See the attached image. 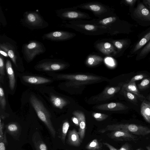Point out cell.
<instances>
[{
	"mask_svg": "<svg viewBox=\"0 0 150 150\" xmlns=\"http://www.w3.org/2000/svg\"><path fill=\"white\" fill-rule=\"evenodd\" d=\"M70 145L75 146H80L82 141L80 139L78 132L75 129L69 131L67 140Z\"/></svg>",
	"mask_w": 150,
	"mask_h": 150,
	"instance_id": "obj_10",
	"label": "cell"
},
{
	"mask_svg": "<svg viewBox=\"0 0 150 150\" xmlns=\"http://www.w3.org/2000/svg\"><path fill=\"white\" fill-rule=\"evenodd\" d=\"M95 28L94 26L91 25H86L85 26V29L88 30H92Z\"/></svg>",
	"mask_w": 150,
	"mask_h": 150,
	"instance_id": "obj_41",
	"label": "cell"
},
{
	"mask_svg": "<svg viewBox=\"0 0 150 150\" xmlns=\"http://www.w3.org/2000/svg\"><path fill=\"white\" fill-rule=\"evenodd\" d=\"M6 68L7 73L9 78V86L11 89L12 90L15 87L16 79L11 63L8 60L6 62Z\"/></svg>",
	"mask_w": 150,
	"mask_h": 150,
	"instance_id": "obj_13",
	"label": "cell"
},
{
	"mask_svg": "<svg viewBox=\"0 0 150 150\" xmlns=\"http://www.w3.org/2000/svg\"><path fill=\"white\" fill-rule=\"evenodd\" d=\"M150 40V27L139 35L137 40L131 46L127 57L137 55Z\"/></svg>",
	"mask_w": 150,
	"mask_h": 150,
	"instance_id": "obj_4",
	"label": "cell"
},
{
	"mask_svg": "<svg viewBox=\"0 0 150 150\" xmlns=\"http://www.w3.org/2000/svg\"><path fill=\"white\" fill-rule=\"evenodd\" d=\"M90 8L93 11H98L100 9V8L99 6L96 5H90Z\"/></svg>",
	"mask_w": 150,
	"mask_h": 150,
	"instance_id": "obj_33",
	"label": "cell"
},
{
	"mask_svg": "<svg viewBox=\"0 0 150 150\" xmlns=\"http://www.w3.org/2000/svg\"><path fill=\"white\" fill-rule=\"evenodd\" d=\"M23 79L25 82L33 84H41L50 82V79L43 77L30 76H23Z\"/></svg>",
	"mask_w": 150,
	"mask_h": 150,
	"instance_id": "obj_9",
	"label": "cell"
},
{
	"mask_svg": "<svg viewBox=\"0 0 150 150\" xmlns=\"http://www.w3.org/2000/svg\"><path fill=\"white\" fill-rule=\"evenodd\" d=\"M146 98L150 102V95L148 96Z\"/></svg>",
	"mask_w": 150,
	"mask_h": 150,
	"instance_id": "obj_45",
	"label": "cell"
},
{
	"mask_svg": "<svg viewBox=\"0 0 150 150\" xmlns=\"http://www.w3.org/2000/svg\"><path fill=\"white\" fill-rule=\"evenodd\" d=\"M32 140L36 150H48L47 145L42 140L38 132L34 133Z\"/></svg>",
	"mask_w": 150,
	"mask_h": 150,
	"instance_id": "obj_12",
	"label": "cell"
},
{
	"mask_svg": "<svg viewBox=\"0 0 150 150\" xmlns=\"http://www.w3.org/2000/svg\"><path fill=\"white\" fill-rule=\"evenodd\" d=\"M69 127V124L67 121L64 122L62 126L61 134V139L64 144L65 143V139L68 131Z\"/></svg>",
	"mask_w": 150,
	"mask_h": 150,
	"instance_id": "obj_22",
	"label": "cell"
},
{
	"mask_svg": "<svg viewBox=\"0 0 150 150\" xmlns=\"http://www.w3.org/2000/svg\"><path fill=\"white\" fill-rule=\"evenodd\" d=\"M103 144L104 145L106 146L109 149V150H118L108 143L103 142Z\"/></svg>",
	"mask_w": 150,
	"mask_h": 150,
	"instance_id": "obj_38",
	"label": "cell"
},
{
	"mask_svg": "<svg viewBox=\"0 0 150 150\" xmlns=\"http://www.w3.org/2000/svg\"><path fill=\"white\" fill-rule=\"evenodd\" d=\"M138 0H125L124 1V3L127 6L129 7L130 12L134 8V6Z\"/></svg>",
	"mask_w": 150,
	"mask_h": 150,
	"instance_id": "obj_27",
	"label": "cell"
},
{
	"mask_svg": "<svg viewBox=\"0 0 150 150\" xmlns=\"http://www.w3.org/2000/svg\"><path fill=\"white\" fill-rule=\"evenodd\" d=\"M150 86V78H146L138 85V89L141 90L147 89Z\"/></svg>",
	"mask_w": 150,
	"mask_h": 150,
	"instance_id": "obj_23",
	"label": "cell"
},
{
	"mask_svg": "<svg viewBox=\"0 0 150 150\" xmlns=\"http://www.w3.org/2000/svg\"><path fill=\"white\" fill-rule=\"evenodd\" d=\"M101 60L99 58L90 57L87 60L88 64L90 66H94L98 63Z\"/></svg>",
	"mask_w": 150,
	"mask_h": 150,
	"instance_id": "obj_26",
	"label": "cell"
},
{
	"mask_svg": "<svg viewBox=\"0 0 150 150\" xmlns=\"http://www.w3.org/2000/svg\"><path fill=\"white\" fill-rule=\"evenodd\" d=\"M4 127V123L2 121L1 118L0 119V140H3L4 137V132L3 129Z\"/></svg>",
	"mask_w": 150,
	"mask_h": 150,
	"instance_id": "obj_30",
	"label": "cell"
},
{
	"mask_svg": "<svg viewBox=\"0 0 150 150\" xmlns=\"http://www.w3.org/2000/svg\"><path fill=\"white\" fill-rule=\"evenodd\" d=\"M71 120L77 126H79V121L77 117L75 116L73 117H72Z\"/></svg>",
	"mask_w": 150,
	"mask_h": 150,
	"instance_id": "obj_40",
	"label": "cell"
},
{
	"mask_svg": "<svg viewBox=\"0 0 150 150\" xmlns=\"http://www.w3.org/2000/svg\"><path fill=\"white\" fill-rule=\"evenodd\" d=\"M0 80L3 81V77L5 75L4 63L3 59L0 58Z\"/></svg>",
	"mask_w": 150,
	"mask_h": 150,
	"instance_id": "obj_29",
	"label": "cell"
},
{
	"mask_svg": "<svg viewBox=\"0 0 150 150\" xmlns=\"http://www.w3.org/2000/svg\"><path fill=\"white\" fill-rule=\"evenodd\" d=\"M50 99L54 107L60 109L63 108L68 104L67 101L64 99L54 95H51Z\"/></svg>",
	"mask_w": 150,
	"mask_h": 150,
	"instance_id": "obj_17",
	"label": "cell"
},
{
	"mask_svg": "<svg viewBox=\"0 0 150 150\" xmlns=\"http://www.w3.org/2000/svg\"><path fill=\"white\" fill-rule=\"evenodd\" d=\"M98 109L111 111H118L127 109L128 107L125 105L119 102H112L102 104L97 106Z\"/></svg>",
	"mask_w": 150,
	"mask_h": 150,
	"instance_id": "obj_7",
	"label": "cell"
},
{
	"mask_svg": "<svg viewBox=\"0 0 150 150\" xmlns=\"http://www.w3.org/2000/svg\"><path fill=\"white\" fill-rule=\"evenodd\" d=\"M93 116L98 121H103L108 117V115L100 113L93 112L92 113Z\"/></svg>",
	"mask_w": 150,
	"mask_h": 150,
	"instance_id": "obj_24",
	"label": "cell"
},
{
	"mask_svg": "<svg viewBox=\"0 0 150 150\" xmlns=\"http://www.w3.org/2000/svg\"><path fill=\"white\" fill-rule=\"evenodd\" d=\"M120 130L128 132L132 134L145 135L150 134V128L142 125L134 124H115L108 125L105 128L99 130L103 133L108 131Z\"/></svg>",
	"mask_w": 150,
	"mask_h": 150,
	"instance_id": "obj_2",
	"label": "cell"
},
{
	"mask_svg": "<svg viewBox=\"0 0 150 150\" xmlns=\"http://www.w3.org/2000/svg\"><path fill=\"white\" fill-rule=\"evenodd\" d=\"M40 68L45 71H56L62 69L64 66L59 64L54 63L50 64H42L40 66Z\"/></svg>",
	"mask_w": 150,
	"mask_h": 150,
	"instance_id": "obj_19",
	"label": "cell"
},
{
	"mask_svg": "<svg viewBox=\"0 0 150 150\" xmlns=\"http://www.w3.org/2000/svg\"><path fill=\"white\" fill-rule=\"evenodd\" d=\"M6 145L3 140H0V150H6Z\"/></svg>",
	"mask_w": 150,
	"mask_h": 150,
	"instance_id": "obj_39",
	"label": "cell"
},
{
	"mask_svg": "<svg viewBox=\"0 0 150 150\" xmlns=\"http://www.w3.org/2000/svg\"><path fill=\"white\" fill-rule=\"evenodd\" d=\"M8 55L11 59L13 62L16 64V61L14 59V54L12 50H9L8 51Z\"/></svg>",
	"mask_w": 150,
	"mask_h": 150,
	"instance_id": "obj_34",
	"label": "cell"
},
{
	"mask_svg": "<svg viewBox=\"0 0 150 150\" xmlns=\"http://www.w3.org/2000/svg\"><path fill=\"white\" fill-rule=\"evenodd\" d=\"M122 91L124 96L128 100L134 103L138 102V97L134 94L122 89Z\"/></svg>",
	"mask_w": 150,
	"mask_h": 150,
	"instance_id": "obj_21",
	"label": "cell"
},
{
	"mask_svg": "<svg viewBox=\"0 0 150 150\" xmlns=\"http://www.w3.org/2000/svg\"><path fill=\"white\" fill-rule=\"evenodd\" d=\"M130 13L132 19L139 25L150 27V10L140 0H138L136 7Z\"/></svg>",
	"mask_w": 150,
	"mask_h": 150,
	"instance_id": "obj_3",
	"label": "cell"
},
{
	"mask_svg": "<svg viewBox=\"0 0 150 150\" xmlns=\"http://www.w3.org/2000/svg\"><path fill=\"white\" fill-rule=\"evenodd\" d=\"M137 150H142L141 148L139 149H137Z\"/></svg>",
	"mask_w": 150,
	"mask_h": 150,
	"instance_id": "obj_48",
	"label": "cell"
},
{
	"mask_svg": "<svg viewBox=\"0 0 150 150\" xmlns=\"http://www.w3.org/2000/svg\"><path fill=\"white\" fill-rule=\"evenodd\" d=\"M0 103L1 108L4 109L6 102L3 89L1 87H0Z\"/></svg>",
	"mask_w": 150,
	"mask_h": 150,
	"instance_id": "obj_25",
	"label": "cell"
},
{
	"mask_svg": "<svg viewBox=\"0 0 150 150\" xmlns=\"http://www.w3.org/2000/svg\"></svg>",
	"mask_w": 150,
	"mask_h": 150,
	"instance_id": "obj_49",
	"label": "cell"
},
{
	"mask_svg": "<svg viewBox=\"0 0 150 150\" xmlns=\"http://www.w3.org/2000/svg\"><path fill=\"white\" fill-rule=\"evenodd\" d=\"M59 79L69 80L73 81L86 83L97 81L102 79L100 77L84 74H62L57 76Z\"/></svg>",
	"mask_w": 150,
	"mask_h": 150,
	"instance_id": "obj_5",
	"label": "cell"
},
{
	"mask_svg": "<svg viewBox=\"0 0 150 150\" xmlns=\"http://www.w3.org/2000/svg\"><path fill=\"white\" fill-rule=\"evenodd\" d=\"M146 148L147 150H150V145L146 146Z\"/></svg>",
	"mask_w": 150,
	"mask_h": 150,
	"instance_id": "obj_46",
	"label": "cell"
},
{
	"mask_svg": "<svg viewBox=\"0 0 150 150\" xmlns=\"http://www.w3.org/2000/svg\"><path fill=\"white\" fill-rule=\"evenodd\" d=\"M118 150H130V147L129 144L125 143Z\"/></svg>",
	"mask_w": 150,
	"mask_h": 150,
	"instance_id": "obj_36",
	"label": "cell"
},
{
	"mask_svg": "<svg viewBox=\"0 0 150 150\" xmlns=\"http://www.w3.org/2000/svg\"><path fill=\"white\" fill-rule=\"evenodd\" d=\"M142 3L150 10V0H142Z\"/></svg>",
	"mask_w": 150,
	"mask_h": 150,
	"instance_id": "obj_37",
	"label": "cell"
},
{
	"mask_svg": "<svg viewBox=\"0 0 150 150\" xmlns=\"http://www.w3.org/2000/svg\"><path fill=\"white\" fill-rule=\"evenodd\" d=\"M73 114L78 118L79 121V129L78 133L81 141L84 138L85 134L86 123L85 117L84 113L81 111H75Z\"/></svg>",
	"mask_w": 150,
	"mask_h": 150,
	"instance_id": "obj_8",
	"label": "cell"
},
{
	"mask_svg": "<svg viewBox=\"0 0 150 150\" xmlns=\"http://www.w3.org/2000/svg\"><path fill=\"white\" fill-rule=\"evenodd\" d=\"M27 18L29 21L32 23L34 22L36 20L35 16L32 13H30L28 15Z\"/></svg>",
	"mask_w": 150,
	"mask_h": 150,
	"instance_id": "obj_32",
	"label": "cell"
},
{
	"mask_svg": "<svg viewBox=\"0 0 150 150\" xmlns=\"http://www.w3.org/2000/svg\"><path fill=\"white\" fill-rule=\"evenodd\" d=\"M144 101L146 103L148 104L150 106V102L149 101H147L145 100H144Z\"/></svg>",
	"mask_w": 150,
	"mask_h": 150,
	"instance_id": "obj_47",
	"label": "cell"
},
{
	"mask_svg": "<svg viewBox=\"0 0 150 150\" xmlns=\"http://www.w3.org/2000/svg\"><path fill=\"white\" fill-rule=\"evenodd\" d=\"M150 53V40L136 55V60L139 61L144 59Z\"/></svg>",
	"mask_w": 150,
	"mask_h": 150,
	"instance_id": "obj_18",
	"label": "cell"
},
{
	"mask_svg": "<svg viewBox=\"0 0 150 150\" xmlns=\"http://www.w3.org/2000/svg\"><path fill=\"white\" fill-rule=\"evenodd\" d=\"M30 100L38 117L45 124L52 136L54 138L56 132L51 120L49 112L41 102L35 96L32 95Z\"/></svg>",
	"mask_w": 150,
	"mask_h": 150,
	"instance_id": "obj_1",
	"label": "cell"
},
{
	"mask_svg": "<svg viewBox=\"0 0 150 150\" xmlns=\"http://www.w3.org/2000/svg\"><path fill=\"white\" fill-rule=\"evenodd\" d=\"M111 46V44L108 42L105 43L104 45V47L105 49H109L110 48Z\"/></svg>",
	"mask_w": 150,
	"mask_h": 150,
	"instance_id": "obj_43",
	"label": "cell"
},
{
	"mask_svg": "<svg viewBox=\"0 0 150 150\" xmlns=\"http://www.w3.org/2000/svg\"><path fill=\"white\" fill-rule=\"evenodd\" d=\"M122 89L134 94L138 98L146 99L143 95L140 93L135 81L124 84L122 86Z\"/></svg>",
	"mask_w": 150,
	"mask_h": 150,
	"instance_id": "obj_11",
	"label": "cell"
},
{
	"mask_svg": "<svg viewBox=\"0 0 150 150\" xmlns=\"http://www.w3.org/2000/svg\"><path fill=\"white\" fill-rule=\"evenodd\" d=\"M0 52L1 54L3 55L4 56L8 57L7 54L5 52H4V51H3L1 50H0Z\"/></svg>",
	"mask_w": 150,
	"mask_h": 150,
	"instance_id": "obj_44",
	"label": "cell"
},
{
	"mask_svg": "<svg viewBox=\"0 0 150 150\" xmlns=\"http://www.w3.org/2000/svg\"><path fill=\"white\" fill-rule=\"evenodd\" d=\"M102 147V144L95 139L88 144L85 148L88 150H100Z\"/></svg>",
	"mask_w": 150,
	"mask_h": 150,
	"instance_id": "obj_20",
	"label": "cell"
},
{
	"mask_svg": "<svg viewBox=\"0 0 150 150\" xmlns=\"http://www.w3.org/2000/svg\"><path fill=\"white\" fill-rule=\"evenodd\" d=\"M36 46V43L33 42L29 44L27 46V47L29 49H32L35 48Z\"/></svg>",
	"mask_w": 150,
	"mask_h": 150,
	"instance_id": "obj_42",
	"label": "cell"
},
{
	"mask_svg": "<svg viewBox=\"0 0 150 150\" xmlns=\"http://www.w3.org/2000/svg\"><path fill=\"white\" fill-rule=\"evenodd\" d=\"M147 75L145 74H140L137 75L133 77L130 80L129 82L137 81L145 78H147Z\"/></svg>",
	"mask_w": 150,
	"mask_h": 150,
	"instance_id": "obj_28",
	"label": "cell"
},
{
	"mask_svg": "<svg viewBox=\"0 0 150 150\" xmlns=\"http://www.w3.org/2000/svg\"><path fill=\"white\" fill-rule=\"evenodd\" d=\"M6 132L11 135L13 138H16L20 135L21 129L19 125L16 123L12 122L6 126Z\"/></svg>",
	"mask_w": 150,
	"mask_h": 150,
	"instance_id": "obj_15",
	"label": "cell"
},
{
	"mask_svg": "<svg viewBox=\"0 0 150 150\" xmlns=\"http://www.w3.org/2000/svg\"><path fill=\"white\" fill-rule=\"evenodd\" d=\"M107 135L110 138L118 141H135L137 136L128 132L120 130H114Z\"/></svg>",
	"mask_w": 150,
	"mask_h": 150,
	"instance_id": "obj_6",
	"label": "cell"
},
{
	"mask_svg": "<svg viewBox=\"0 0 150 150\" xmlns=\"http://www.w3.org/2000/svg\"><path fill=\"white\" fill-rule=\"evenodd\" d=\"M140 113L145 120L150 124V106L144 100L141 105Z\"/></svg>",
	"mask_w": 150,
	"mask_h": 150,
	"instance_id": "obj_16",
	"label": "cell"
},
{
	"mask_svg": "<svg viewBox=\"0 0 150 150\" xmlns=\"http://www.w3.org/2000/svg\"><path fill=\"white\" fill-rule=\"evenodd\" d=\"M113 20V18L111 17H108L103 19L102 22L105 24H106L111 22Z\"/></svg>",
	"mask_w": 150,
	"mask_h": 150,
	"instance_id": "obj_35",
	"label": "cell"
},
{
	"mask_svg": "<svg viewBox=\"0 0 150 150\" xmlns=\"http://www.w3.org/2000/svg\"><path fill=\"white\" fill-rule=\"evenodd\" d=\"M78 16V13L75 12H70L67 14V16L68 17L71 18H76Z\"/></svg>",
	"mask_w": 150,
	"mask_h": 150,
	"instance_id": "obj_31",
	"label": "cell"
},
{
	"mask_svg": "<svg viewBox=\"0 0 150 150\" xmlns=\"http://www.w3.org/2000/svg\"><path fill=\"white\" fill-rule=\"evenodd\" d=\"M120 86L109 87L106 88L98 98L99 100L107 99L113 96L120 89Z\"/></svg>",
	"mask_w": 150,
	"mask_h": 150,
	"instance_id": "obj_14",
	"label": "cell"
}]
</instances>
